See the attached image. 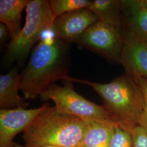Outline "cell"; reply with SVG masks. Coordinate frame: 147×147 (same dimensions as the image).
I'll list each match as a JSON object with an SVG mask.
<instances>
[{
	"label": "cell",
	"instance_id": "obj_1",
	"mask_svg": "<svg viewBox=\"0 0 147 147\" xmlns=\"http://www.w3.org/2000/svg\"><path fill=\"white\" fill-rule=\"evenodd\" d=\"M69 46L53 33L39 42L20 74V91L25 99H36L58 80L68 79Z\"/></svg>",
	"mask_w": 147,
	"mask_h": 147
},
{
	"label": "cell",
	"instance_id": "obj_2",
	"mask_svg": "<svg viewBox=\"0 0 147 147\" xmlns=\"http://www.w3.org/2000/svg\"><path fill=\"white\" fill-rule=\"evenodd\" d=\"M66 81L91 87L100 96L111 121L117 126L130 132L138 125L144 109V101L140 86L131 76L125 73L106 84L70 76Z\"/></svg>",
	"mask_w": 147,
	"mask_h": 147
},
{
	"label": "cell",
	"instance_id": "obj_3",
	"mask_svg": "<svg viewBox=\"0 0 147 147\" xmlns=\"http://www.w3.org/2000/svg\"><path fill=\"white\" fill-rule=\"evenodd\" d=\"M86 126L87 121L49 106L24 132V147H76Z\"/></svg>",
	"mask_w": 147,
	"mask_h": 147
},
{
	"label": "cell",
	"instance_id": "obj_4",
	"mask_svg": "<svg viewBox=\"0 0 147 147\" xmlns=\"http://www.w3.org/2000/svg\"><path fill=\"white\" fill-rule=\"evenodd\" d=\"M26 20L16 37L11 39L3 58V63L11 65L24 63L32 49L42 39L44 32L51 30L55 17L49 1L30 0L26 7Z\"/></svg>",
	"mask_w": 147,
	"mask_h": 147
},
{
	"label": "cell",
	"instance_id": "obj_5",
	"mask_svg": "<svg viewBox=\"0 0 147 147\" xmlns=\"http://www.w3.org/2000/svg\"><path fill=\"white\" fill-rule=\"evenodd\" d=\"M40 98L43 101L53 100L59 112L76 116L84 121H112L103 106L97 105L79 94L70 81H64L63 86L55 84L51 85Z\"/></svg>",
	"mask_w": 147,
	"mask_h": 147
},
{
	"label": "cell",
	"instance_id": "obj_6",
	"mask_svg": "<svg viewBox=\"0 0 147 147\" xmlns=\"http://www.w3.org/2000/svg\"><path fill=\"white\" fill-rule=\"evenodd\" d=\"M76 44L111 63H121L123 38L121 31L115 27L98 20L84 32Z\"/></svg>",
	"mask_w": 147,
	"mask_h": 147
},
{
	"label": "cell",
	"instance_id": "obj_7",
	"mask_svg": "<svg viewBox=\"0 0 147 147\" xmlns=\"http://www.w3.org/2000/svg\"><path fill=\"white\" fill-rule=\"evenodd\" d=\"M47 103L40 107L26 109L0 110V147H11L14 137L25 131L42 112L49 107Z\"/></svg>",
	"mask_w": 147,
	"mask_h": 147
},
{
	"label": "cell",
	"instance_id": "obj_8",
	"mask_svg": "<svg viewBox=\"0 0 147 147\" xmlns=\"http://www.w3.org/2000/svg\"><path fill=\"white\" fill-rule=\"evenodd\" d=\"M123 47L121 63L125 73L133 78H147V39L121 30Z\"/></svg>",
	"mask_w": 147,
	"mask_h": 147
},
{
	"label": "cell",
	"instance_id": "obj_9",
	"mask_svg": "<svg viewBox=\"0 0 147 147\" xmlns=\"http://www.w3.org/2000/svg\"><path fill=\"white\" fill-rule=\"evenodd\" d=\"M98 20L97 16L84 8L56 17L52 32L55 37L63 42L76 43L84 32Z\"/></svg>",
	"mask_w": 147,
	"mask_h": 147
},
{
	"label": "cell",
	"instance_id": "obj_10",
	"mask_svg": "<svg viewBox=\"0 0 147 147\" xmlns=\"http://www.w3.org/2000/svg\"><path fill=\"white\" fill-rule=\"evenodd\" d=\"M21 74L14 67L5 74L0 76V108L15 109L25 108L28 105L19 94L21 87Z\"/></svg>",
	"mask_w": 147,
	"mask_h": 147
},
{
	"label": "cell",
	"instance_id": "obj_11",
	"mask_svg": "<svg viewBox=\"0 0 147 147\" xmlns=\"http://www.w3.org/2000/svg\"><path fill=\"white\" fill-rule=\"evenodd\" d=\"M122 30L147 39V10L141 0L121 1Z\"/></svg>",
	"mask_w": 147,
	"mask_h": 147
},
{
	"label": "cell",
	"instance_id": "obj_12",
	"mask_svg": "<svg viewBox=\"0 0 147 147\" xmlns=\"http://www.w3.org/2000/svg\"><path fill=\"white\" fill-rule=\"evenodd\" d=\"M116 125L111 121H87L84 134L76 147H109Z\"/></svg>",
	"mask_w": 147,
	"mask_h": 147
},
{
	"label": "cell",
	"instance_id": "obj_13",
	"mask_svg": "<svg viewBox=\"0 0 147 147\" xmlns=\"http://www.w3.org/2000/svg\"><path fill=\"white\" fill-rule=\"evenodd\" d=\"M30 0H1L0 21L7 27L11 39L21 31V14Z\"/></svg>",
	"mask_w": 147,
	"mask_h": 147
},
{
	"label": "cell",
	"instance_id": "obj_14",
	"mask_svg": "<svg viewBox=\"0 0 147 147\" xmlns=\"http://www.w3.org/2000/svg\"><path fill=\"white\" fill-rule=\"evenodd\" d=\"M87 9L97 16L100 21L121 31L123 16L121 9V1H90Z\"/></svg>",
	"mask_w": 147,
	"mask_h": 147
},
{
	"label": "cell",
	"instance_id": "obj_15",
	"mask_svg": "<svg viewBox=\"0 0 147 147\" xmlns=\"http://www.w3.org/2000/svg\"><path fill=\"white\" fill-rule=\"evenodd\" d=\"M49 1L55 18L67 13L87 8L90 2L88 0H50Z\"/></svg>",
	"mask_w": 147,
	"mask_h": 147
},
{
	"label": "cell",
	"instance_id": "obj_16",
	"mask_svg": "<svg viewBox=\"0 0 147 147\" xmlns=\"http://www.w3.org/2000/svg\"><path fill=\"white\" fill-rule=\"evenodd\" d=\"M109 147H132V138L130 132L116 125Z\"/></svg>",
	"mask_w": 147,
	"mask_h": 147
},
{
	"label": "cell",
	"instance_id": "obj_17",
	"mask_svg": "<svg viewBox=\"0 0 147 147\" xmlns=\"http://www.w3.org/2000/svg\"><path fill=\"white\" fill-rule=\"evenodd\" d=\"M132 138V147H147V130L137 125L130 130Z\"/></svg>",
	"mask_w": 147,
	"mask_h": 147
},
{
	"label": "cell",
	"instance_id": "obj_18",
	"mask_svg": "<svg viewBox=\"0 0 147 147\" xmlns=\"http://www.w3.org/2000/svg\"><path fill=\"white\" fill-rule=\"evenodd\" d=\"M140 86L144 96V106L142 115L138 122V125L143 127L147 130V78L143 77L134 78Z\"/></svg>",
	"mask_w": 147,
	"mask_h": 147
},
{
	"label": "cell",
	"instance_id": "obj_19",
	"mask_svg": "<svg viewBox=\"0 0 147 147\" xmlns=\"http://www.w3.org/2000/svg\"><path fill=\"white\" fill-rule=\"evenodd\" d=\"M8 34H9V31L5 26V25L1 23L0 24V43L1 45H2L4 42H5V40L8 37Z\"/></svg>",
	"mask_w": 147,
	"mask_h": 147
},
{
	"label": "cell",
	"instance_id": "obj_20",
	"mask_svg": "<svg viewBox=\"0 0 147 147\" xmlns=\"http://www.w3.org/2000/svg\"><path fill=\"white\" fill-rule=\"evenodd\" d=\"M143 7L147 10V0H141Z\"/></svg>",
	"mask_w": 147,
	"mask_h": 147
},
{
	"label": "cell",
	"instance_id": "obj_21",
	"mask_svg": "<svg viewBox=\"0 0 147 147\" xmlns=\"http://www.w3.org/2000/svg\"><path fill=\"white\" fill-rule=\"evenodd\" d=\"M11 147H23V146H22L21 145H20V144H18V143H15V142H13V144H11Z\"/></svg>",
	"mask_w": 147,
	"mask_h": 147
},
{
	"label": "cell",
	"instance_id": "obj_22",
	"mask_svg": "<svg viewBox=\"0 0 147 147\" xmlns=\"http://www.w3.org/2000/svg\"><path fill=\"white\" fill-rule=\"evenodd\" d=\"M53 147V146H45V147Z\"/></svg>",
	"mask_w": 147,
	"mask_h": 147
}]
</instances>
